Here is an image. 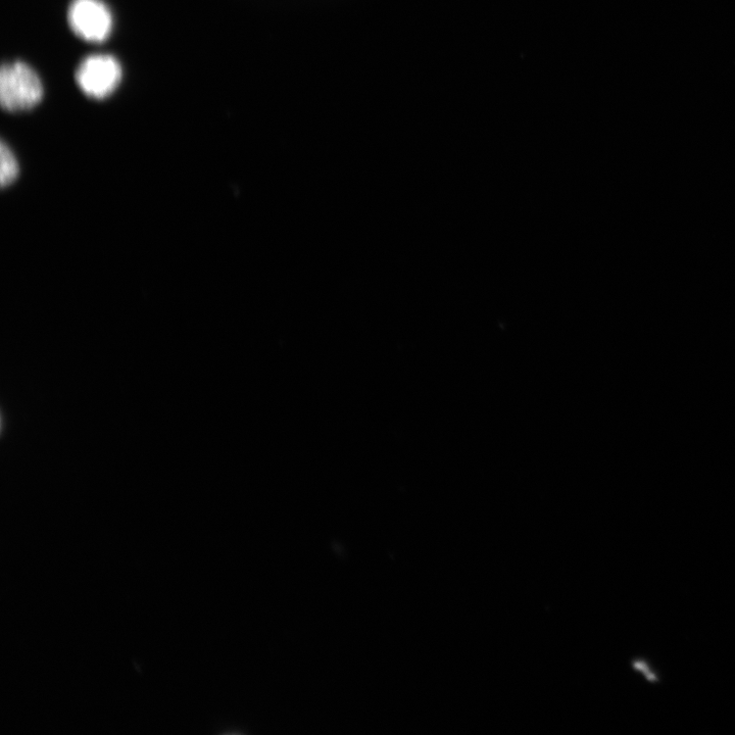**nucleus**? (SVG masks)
<instances>
[{"label": "nucleus", "mask_w": 735, "mask_h": 735, "mask_svg": "<svg viewBox=\"0 0 735 735\" xmlns=\"http://www.w3.org/2000/svg\"><path fill=\"white\" fill-rule=\"evenodd\" d=\"M42 82L37 73L23 62L5 64L0 70V104L15 113L29 111L41 102Z\"/></svg>", "instance_id": "obj_1"}, {"label": "nucleus", "mask_w": 735, "mask_h": 735, "mask_svg": "<svg viewBox=\"0 0 735 735\" xmlns=\"http://www.w3.org/2000/svg\"><path fill=\"white\" fill-rule=\"evenodd\" d=\"M123 71L118 60L109 55H91L76 70L81 91L94 100L112 95L121 83Z\"/></svg>", "instance_id": "obj_2"}, {"label": "nucleus", "mask_w": 735, "mask_h": 735, "mask_svg": "<svg viewBox=\"0 0 735 735\" xmlns=\"http://www.w3.org/2000/svg\"><path fill=\"white\" fill-rule=\"evenodd\" d=\"M68 23L79 38L93 43L106 41L114 27L112 12L102 0H73Z\"/></svg>", "instance_id": "obj_3"}, {"label": "nucleus", "mask_w": 735, "mask_h": 735, "mask_svg": "<svg viewBox=\"0 0 735 735\" xmlns=\"http://www.w3.org/2000/svg\"><path fill=\"white\" fill-rule=\"evenodd\" d=\"M0 162H2V168H0V172H2V174H0V182H2V187L5 188L14 183L20 174L18 160L10 149V146L5 142H3L2 147H0Z\"/></svg>", "instance_id": "obj_4"}]
</instances>
